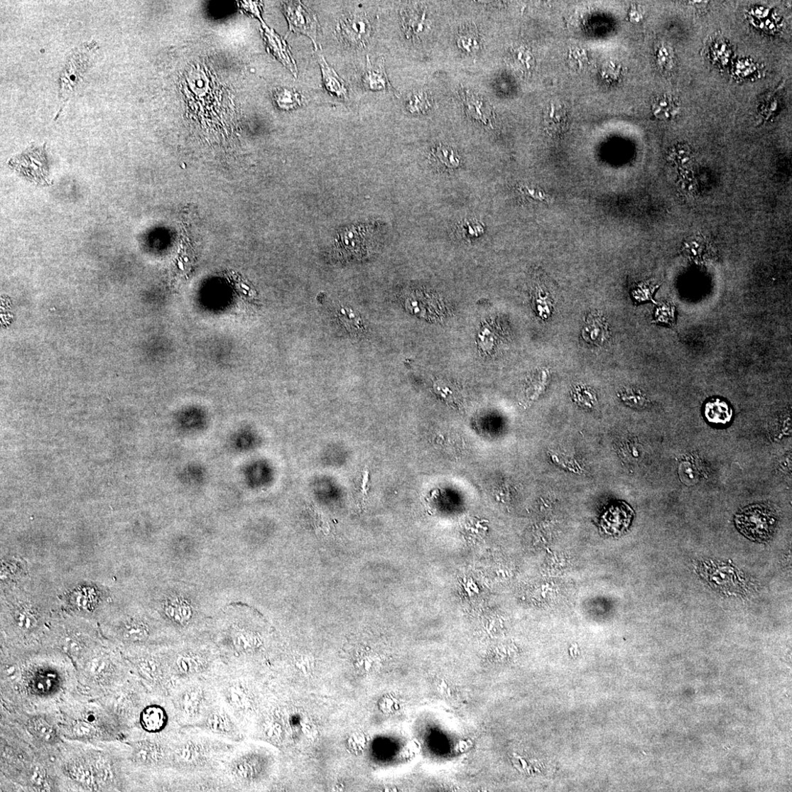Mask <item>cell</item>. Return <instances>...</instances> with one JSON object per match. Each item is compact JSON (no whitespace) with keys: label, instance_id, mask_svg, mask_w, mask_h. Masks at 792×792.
Here are the masks:
<instances>
[{"label":"cell","instance_id":"1","mask_svg":"<svg viewBox=\"0 0 792 792\" xmlns=\"http://www.w3.org/2000/svg\"><path fill=\"white\" fill-rule=\"evenodd\" d=\"M237 744L197 729L179 728L169 741V766L186 777L223 776L224 763Z\"/></svg>","mask_w":792,"mask_h":792},{"label":"cell","instance_id":"2","mask_svg":"<svg viewBox=\"0 0 792 792\" xmlns=\"http://www.w3.org/2000/svg\"><path fill=\"white\" fill-rule=\"evenodd\" d=\"M216 667L208 676L217 700L233 715L246 734L251 727L256 698L250 676L239 666Z\"/></svg>","mask_w":792,"mask_h":792},{"label":"cell","instance_id":"3","mask_svg":"<svg viewBox=\"0 0 792 792\" xmlns=\"http://www.w3.org/2000/svg\"><path fill=\"white\" fill-rule=\"evenodd\" d=\"M169 696L178 725L193 728L217 700L208 677L176 681Z\"/></svg>","mask_w":792,"mask_h":792},{"label":"cell","instance_id":"4","mask_svg":"<svg viewBox=\"0 0 792 792\" xmlns=\"http://www.w3.org/2000/svg\"><path fill=\"white\" fill-rule=\"evenodd\" d=\"M778 523L776 512L762 504L747 506L735 516L738 531L745 537L757 542L771 539L776 531Z\"/></svg>","mask_w":792,"mask_h":792},{"label":"cell","instance_id":"5","mask_svg":"<svg viewBox=\"0 0 792 792\" xmlns=\"http://www.w3.org/2000/svg\"><path fill=\"white\" fill-rule=\"evenodd\" d=\"M193 728L234 743L246 737L237 720L217 698Z\"/></svg>","mask_w":792,"mask_h":792},{"label":"cell","instance_id":"6","mask_svg":"<svg viewBox=\"0 0 792 792\" xmlns=\"http://www.w3.org/2000/svg\"><path fill=\"white\" fill-rule=\"evenodd\" d=\"M282 7L288 22L289 32L308 36L315 50H318L322 28L316 14L300 1L283 2Z\"/></svg>","mask_w":792,"mask_h":792},{"label":"cell","instance_id":"7","mask_svg":"<svg viewBox=\"0 0 792 792\" xmlns=\"http://www.w3.org/2000/svg\"><path fill=\"white\" fill-rule=\"evenodd\" d=\"M372 33L369 18L364 13H350L339 20L335 36L347 47L363 49L367 46Z\"/></svg>","mask_w":792,"mask_h":792},{"label":"cell","instance_id":"8","mask_svg":"<svg viewBox=\"0 0 792 792\" xmlns=\"http://www.w3.org/2000/svg\"><path fill=\"white\" fill-rule=\"evenodd\" d=\"M11 166L21 176L39 185L48 183L49 169L43 149H28V151L11 161Z\"/></svg>","mask_w":792,"mask_h":792},{"label":"cell","instance_id":"9","mask_svg":"<svg viewBox=\"0 0 792 792\" xmlns=\"http://www.w3.org/2000/svg\"><path fill=\"white\" fill-rule=\"evenodd\" d=\"M700 570V574L715 590L729 594L741 592V578L732 565L707 562Z\"/></svg>","mask_w":792,"mask_h":792},{"label":"cell","instance_id":"10","mask_svg":"<svg viewBox=\"0 0 792 792\" xmlns=\"http://www.w3.org/2000/svg\"><path fill=\"white\" fill-rule=\"evenodd\" d=\"M132 759L135 763L145 766H155L160 764L169 766V743L163 745L151 739L136 742L133 747Z\"/></svg>","mask_w":792,"mask_h":792},{"label":"cell","instance_id":"11","mask_svg":"<svg viewBox=\"0 0 792 792\" xmlns=\"http://www.w3.org/2000/svg\"><path fill=\"white\" fill-rule=\"evenodd\" d=\"M361 85L365 90L370 92H389L398 96L389 80L382 58L372 63L369 56L367 57L366 69L361 78Z\"/></svg>","mask_w":792,"mask_h":792},{"label":"cell","instance_id":"12","mask_svg":"<svg viewBox=\"0 0 792 792\" xmlns=\"http://www.w3.org/2000/svg\"><path fill=\"white\" fill-rule=\"evenodd\" d=\"M170 713L161 705H150L144 707L140 715L142 729L149 734H158L169 727Z\"/></svg>","mask_w":792,"mask_h":792},{"label":"cell","instance_id":"13","mask_svg":"<svg viewBox=\"0 0 792 792\" xmlns=\"http://www.w3.org/2000/svg\"><path fill=\"white\" fill-rule=\"evenodd\" d=\"M264 38L268 49L271 54L287 67L293 76L297 78L298 75L297 64L293 59L286 41L276 35L273 31L270 30L265 31Z\"/></svg>","mask_w":792,"mask_h":792},{"label":"cell","instance_id":"14","mask_svg":"<svg viewBox=\"0 0 792 792\" xmlns=\"http://www.w3.org/2000/svg\"><path fill=\"white\" fill-rule=\"evenodd\" d=\"M318 61L322 74L323 85L327 92L338 99H347L349 92L345 82L338 76L323 55H319Z\"/></svg>","mask_w":792,"mask_h":792},{"label":"cell","instance_id":"15","mask_svg":"<svg viewBox=\"0 0 792 792\" xmlns=\"http://www.w3.org/2000/svg\"><path fill=\"white\" fill-rule=\"evenodd\" d=\"M544 122L547 131L552 135L564 133L569 122L567 109L561 103H550L545 109Z\"/></svg>","mask_w":792,"mask_h":792},{"label":"cell","instance_id":"16","mask_svg":"<svg viewBox=\"0 0 792 792\" xmlns=\"http://www.w3.org/2000/svg\"><path fill=\"white\" fill-rule=\"evenodd\" d=\"M608 335L607 323L602 316L594 313L587 317L582 330V337L587 344L602 345Z\"/></svg>","mask_w":792,"mask_h":792},{"label":"cell","instance_id":"17","mask_svg":"<svg viewBox=\"0 0 792 792\" xmlns=\"http://www.w3.org/2000/svg\"><path fill=\"white\" fill-rule=\"evenodd\" d=\"M705 416L710 423L716 426H724L731 422L733 411L725 401L712 398L705 403Z\"/></svg>","mask_w":792,"mask_h":792},{"label":"cell","instance_id":"18","mask_svg":"<svg viewBox=\"0 0 792 792\" xmlns=\"http://www.w3.org/2000/svg\"><path fill=\"white\" fill-rule=\"evenodd\" d=\"M401 16L406 36L410 39L418 37L425 28V12L406 9L401 12Z\"/></svg>","mask_w":792,"mask_h":792},{"label":"cell","instance_id":"19","mask_svg":"<svg viewBox=\"0 0 792 792\" xmlns=\"http://www.w3.org/2000/svg\"><path fill=\"white\" fill-rule=\"evenodd\" d=\"M273 99L279 108L287 111L301 107L305 101L300 93L288 88L276 89L273 93Z\"/></svg>","mask_w":792,"mask_h":792},{"label":"cell","instance_id":"20","mask_svg":"<svg viewBox=\"0 0 792 792\" xmlns=\"http://www.w3.org/2000/svg\"><path fill=\"white\" fill-rule=\"evenodd\" d=\"M465 102L470 116L474 119L480 120L484 124L491 121L492 112L489 104L482 98L467 93Z\"/></svg>","mask_w":792,"mask_h":792},{"label":"cell","instance_id":"21","mask_svg":"<svg viewBox=\"0 0 792 792\" xmlns=\"http://www.w3.org/2000/svg\"><path fill=\"white\" fill-rule=\"evenodd\" d=\"M432 160L439 167L446 169H456L460 166L458 153L448 146H440L433 150Z\"/></svg>","mask_w":792,"mask_h":792},{"label":"cell","instance_id":"22","mask_svg":"<svg viewBox=\"0 0 792 792\" xmlns=\"http://www.w3.org/2000/svg\"><path fill=\"white\" fill-rule=\"evenodd\" d=\"M33 734L44 742H51L55 737V731L46 720L37 718L31 722Z\"/></svg>","mask_w":792,"mask_h":792},{"label":"cell","instance_id":"23","mask_svg":"<svg viewBox=\"0 0 792 792\" xmlns=\"http://www.w3.org/2000/svg\"><path fill=\"white\" fill-rule=\"evenodd\" d=\"M656 322L659 323L673 325L674 322V308L670 303H663L659 306L655 313Z\"/></svg>","mask_w":792,"mask_h":792},{"label":"cell","instance_id":"24","mask_svg":"<svg viewBox=\"0 0 792 792\" xmlns=\"http://www.w3.org/2000/svg\"><path fill=\"white\" fill-rule=\"evenodd\" d=\"M477 34L470 31L462 33L458 40L460 47L467 53H474L479 47Z\"/></svg>","mask_w":792,"mask_h":792},{"label":"cell","instance_id":"25","mask_svg":"<svg viewBox=\"0 0 792 792\" xmlns=\"http://www.w3.org/2000/svg\"><path fill=\"white\" fill-rule=\"evenodd\" d=\"M124 638L130 641H139L148 636L147 629L140 625H130L124 630Z\"/></svg>","mask_w":792,"mask_h":792},{"label":"cell","instance_id":"26","mask_svg":"<svg viewBox=\"0 0 792 792\" xmlns=\"http://www.w3.org/2000/svg\"><path fill=\"white\" fill-rule=\"evenodd\" d=\"M18 626L24 629H32L36 626V619L28 609H22L16 616Z\"/></svg>","mask_w":792,"mask_h":792},{"label":"cell","instance_id":"27","mask_svg":"<svg viewBox=\"0 0 792 792\" xmlns=\"http://www.w3.org/2000/svg\"><path fill=\"white\" fill-rule=\"evenodd\" d=\"M73 732L77 737L87 739L93 737L96 734L97 730L92 724L87 722H80L74 727Z\"/></svg>","mask_w":792,"mask_h":792},{"label":"cell","instance_id":"28","mask_svg":"<svg viewBox=\"0 0 792 792\" xmlns=\"http://www.w3.org/2000/svg\"><path fill=\"white\" fill-rule=\"evenodd\" d=\"M313 511V521L315 528L317 530L322 531L324 533L329 532V523L327 521L325 516L318 509H314Z\"/></svg>","mask_w":792,"mask_h":792},{"label":"cell","instance_id":"29","mask_svg":"<svg viewBox=\"0 0 792 792\" xmlns=\"http://www.w3.org/2000/svg\"><path fill=\"white\" fill-rule=\"evenodd\" d=\"M481 228H482L481 224L477 223V222H466L465 224H463V232H465V236H466L467 237H477L480 233H479L477 232H474L472 230L473 229H481Z\"/></svg>","mask_w":792,"mask_h":792},{"label":"cell","instance_id":"30","mask_svg":"<svg viewBox=\"0 0 792 792\" xmlns=\"http://www.w3.org/2000/svg\"><path fill=\"white\" fill-rule=\"evenodd\" d=\"M31 778L33 782L39 787L46 785V779H45L46 777H45L44 772L39 768L33 771Z\"/></svg>","mask_w":792,"mask_h":792},{"label":"cell","instance_id":"31","mask_svg":"<svg viewBox=\"0 0 792 792\" xmlns=\"http://www.w3.org/2000/svg\"><path fill=\"white\" fill-rule=\"evenodd\" d=\"M179 264V267H180V269H182V270H184V266H183V264L182 262H179V264Z\"/></svg>","mask_w":792,"mask_h":792},{"label":"cell","instance_id":"32","mask_svg":"<svg viewBox=\"0 0 792 792\" xmlns=\"http://www.w3.org/2000/svg\"><path fill=\"white\" fill-rule=\"evenodd\" d=\"M242 288H245V289H246V290H249V289H250V288H248V287H247V286H246V285H244V284H243V283L242 284Z\"/></svg>","mask_w":792,"mask_h":792},{"label":"cell","instance_id":"33","mask_svg":"<svg viewBox=\"0 0 792 792\" xmlns=\"http://www.w3.org/2000/svg\"><path fill=\"white\" fill-rule=\"evenodd\" d=\"M185 261H188V258H185Z\"/></svg>","mask_w":792,"mask_h":792}]
</instances>
